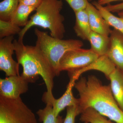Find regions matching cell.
Returning <instances> with one entry per match:
<instances>
[{
  "label": "cell",
  "instance_id": "obj_15",
  "mask_svg": "<svg viewBox=\"0 0 123 123\" xmlns=\"http://www.w3.org/2000/svg\"><path fill=\"white\" fill-rule=\"evenodd\" d=\"M88 41L90 43L91 49L99 56L107 55L110 45V36L92 31Z\"/></svg>",
  "mask_w": 123,
  "mask_h": 123
},
{
  "label": "cell",
  "instance_id": "obj_18",
  "mask_svg": "<svg viewBox=\"0 0 123 123\" xmlns=\"http://www.w3.org/2000/svg\"><path fill=\"white\" fill-rule=\"evenodd\" d=\"M80 120L89 123H116L99 114L92 108H86L81 112Z\"/></svg>",
  "mask_w": 123,
  "mask_h": 123
},
{
  "label": "cell",
  "instance_id": "obj_24",
  "mask_svg": "<svg viewBox=\"0 0 123 123\" xmlns=\"http://www.w3.org/2000/svg\"><path fill=\"white\" fill-rule=\"evenodd\" d=\"M104 7L107 10L111 12H117L118 13L119 12L123 11V2L115 5L109 4Z\"/></svg>",
  "mask_w": 123,
  "mask_h": 123
},
{
  "label": "cell",
  "instance_id": "obj_9",
  "mask_svg": "<svg viewBox=\"0 0 123 123\" xmlns=\"http://www.w3.org/2000/svg\"><path fill=\"white\" fill-rule=\"evenodd\" d=\"M76 81L70 79L66 90L61 97L56 99L54 96L48 98L43 95L42 100L46 104H51L53 113L56 117L59 115L60 113L65 108L69 106H78V98H75L72 91L73 88L75 86Z\"/></svg>",
  "mask_w": 123,
  "mask_h": 123
},
{
  "label": "cell",
  "instance_id": "obj_3",
  "mask_svg": "<svg viewBox=\"0 0 123 123\" xmlns=\"http://www.w3.org/2000/svg\"><path fill=\"white\" fill-rule=\"evenodd\" d=\"M63 7L62 0H41L35 13L31 17L26 25L18 35V39L23 40L26 32L35 26L48 29L51 36L63 39L65 33V18L61 13Z\"/></svg>",
  "mask_w": 123,
  "mask_h": 123
},
{
  "label": "cell",
  "instance_id": "obj_6",
  "mask_svg": "<svg viewBox=\"0 0 123 123\" xmlns=\"http://www.w3.org/2000/svg\"><path fill=\"white\" fill-rule=\"evenodd\" d=\"M99 57L91 49L80 48L68 51L60 61V71L69 72L79 70L89 65Z\"/></svg>",
  "mask_w": 123,
  "mask_h": 123
},
{
  "label": "cell",
  "instance_id": "obj_20",
  "mask_svg": "<svg viewBox=\"0 0 123 123\" xmlns=\"http://www.w3.org/2000/svg\"><path fill=\"white\" fill-rule=\"evenodd\" d=\"M46 104V107L39 110L36 113L39 121L43 123H63L64 119L60 115L56 117L54 115L51 104L49 103Z\"/></svg>",
  "mask_w": 123,
  "mask_h": 123
},
{
  "label": "cell",
  "instance_id": "obj_29",
  "mask_svg": "<svg viewBox=\"0 0 123 123\" xmlns=\"http://www.w3.org/2000/svg\"><path fill=\"white\" fill-rule=\"evenodd\" d=\"M86 123V122H84V123Z\"/></svg>",
  "mask_w": 123,
  "mask_h": 123
},
{
  "label": "cell",
  "instance_id": "obj_14",
  "mask_svg": "<svg viewBox=\"0 0 123 123\" xmlns=\"http://www.w3.org/2000/svg\"><path fill=\"white\" fill-rule=\"evenodd\" d=\"M75 23L74 29L77 36L84 40H88L92 31L89 18L86 9L74 12Z\"/></svg>",
  "mask_w": 123,
  "mask_h": 123
},
{
  "label": "cell",
  "instance_id": "obj_21",
  "mask_svg": "<svg viewBox=\"0 0 123 123\" xmlns=\"http://www.w3.org/2000/svg\"><path fill=\"white\" fill-rule=\"evenodd\" d=\"M22 29L14 25L10 21H7L0 20V39L19 34Z\"/></svg>",
  "mask_w": 123,
  "mask_h": 123
},
{
  "label": "cell",
  "instance_id": "obj_10",
  "mask_svg": "<svg viewBox=\"0 0 123 123\" xmlns=\"http://www.w3.org/2000/svg\"><path fill=\"white\" fill-rule=\"evenodd\" d=\"M116 67L107 55L99 56L95 61L88 66L73 72H68L69 78L76 81L84 73L89 70H95L103 73L108 79L110 75Z\"/></svg>",
  "mask_w": 123,
  "mask_h": 123
},
{
  "label": "cell",
  "instance_id": "obj_27",
  "mask_svg": "<svg viewBox=\"0 0 123 123\" xmlns=\"http://www.w3.org/2000/svg\"><path fill=\"white\" fill-rule=\"evenodd\" d=\"M118 14L119 17H123V11L119 12L118 13Z\"/></svg>",
  "mask_w": 123,
  "mask_h": 123
},
{
  "label": "cell",
  "instance_id": "obj_11",
  "mask_svg": "<svg viewBox=\"0 0 123 123\" xmlns=\"http://www.w3.org/2000/svg\"><path fill=\"white\" fill-rule=\"evenodd\" d=\"M110 37V45L107 55L117 68L123 70V34L114 29Z\"/></svg>",
  "mask_w": 123,
  "mask_h": 123
},
{
  "label": "cell",
  "instance_id": "obj_12",
  "mask_svg": "<svg viewBox=\"0 0 123 123\" xmlns=\"http://www.w3.org/2000/svg\"><path fill=\"white\" fill-rule=\"evenodd\" d=\"M86 10L91 30L103 35L110 36L112 30L99 10L90 2H88Z\"/></svg>",
  "mask_w": 123,
  "mask_h": 123
},
{
  "label": "cell",
  "instance_id": "obj_17",
  "mask_svg": "<svg viewBox=\"0 0 123 123\" xmlns=\"http://www.w3.org/2000/svg\"><path fill=\"white\" fill-rule=\"evenodd\" d=\"M36 9L35 7L19 4L10 21L19 27H24L29 22V15Z\"/></svg>",
  "mask_w": 123,
  "mask_h": 123
},
{
  "label": "cell",
  "instance_id": "obj_2",
  "mask_svg": "<svg viewBox=\"0 0 123 123\" xmlns=\"http://www.w3.org/2000/svg\"><path fill=\"white\" fill-rule=\"evenodd\" d=\"M13 44L17 62L23 69L21 76L29 83H34L40 76L47 89L43 95L53 97L54 78L56 75L47 57L36 46L25 45L23 40H14Z\"/></svg>",
  "mask_w": 123,
  "mask_h": 123
},
{
  "label": "cell",
  "instance_id": "obj_7",
  "mask_svg": "<svg viewBox=\"0 0 123 123\" xmlns=\"http://www.w3.org/2000/svg\"><path fill=\"white\" fill-rule=\"evenodd\" d=\"M13 36L0 40V69L5 73L6 76L20 75L19 64L14 60V51Z\"/></svg>",
  "mask_w": 123,
  "mask_h": 123
},
{
  "label": "cell",
  "instance_id": "obj_23",
  "mask_svg": "<svg viewBox=\"0 0 123 123\" xmlns=\"http://www.w3.org/2000/svg\"><path fill=\"white\" fill-rule=\"evenodd\" d=\"M74 12L86 9L89 1L88 0H65Z\"/></svg>",
  "mask_w": 123,
  "mask_h": 123
},
{
  "label": "cell",
  "instance_id": "obj_19",
  "mask_svg": "<svg viewBox=\"0 0 123 123\" xmlns=\"http://www.w3.org/2000/svg\"><path fill=\"white\" fill-rule=\"evenodd\" d=\"M19 4V0H3L0 2V20L10 21Z\"/></svg>",
  "mask_w": 123,
  "mask_h": 123
},
{
  "label": "cell",
  "instance_id": "obj_16",
  "mask_svg": "<svg viewBox=\"0 0 123 123\" xmlns=\"http://www.w3.org/2000/svg\"><path fill=\"white\" fill-rule=\"evenodd\" d=\"M92 4L99 10L110 26L112 27L123 34V17H117L107 10L104 6L99 4L97 1H93Z\"/></svg>",
  "mask_w": 123,
  "mask_h": 123
},
{
  "label": "cell",
  "instance_id": "obj_28",
  "mask_svg": "<svg viewBox=\"0 0 123 123\" xmlns=\"http://www.w3.org/2000/svg\"><path fill=\"white\" fill-rule=\"evenodd\" d=\"M88 0L89 2H90L91 1H92L93 0Z\"/></svg>",
  "mask_w": 123,
  "mask_h": 123
},
{
  "label": "cell",
  "instance_id": "obj_22",
  "mask_svg": "<svg viewBox=\"0 0 123 123\" xmlns=\"http://www.w3.org/2000/svg\"><path fill=\"white\" fill-rule=\"evenodd\" d=\"M66 108V116L63 123H75L76 117L80 114L78 106H69Z\"/></svg>",
  "mask_w": 123,
  "mask_h": 123
},
{
  "label": "cell",
  "instance_id": "obj_26",
  "mask_svg": "<svg viewBox=\"0 0 123 123\" xmlns=\"http://www.w3.org/2000/svg\"><path fill=\"white\" fill-rule=\"evenodd\" d=\"M118 1H121L123 2V0H98L97 2L99 4L104 6L105 5L109 4L111 2Z\"/></svg>",
  "mask_w": 123,
  "mask_h": 123
},
{
  "label": "cell",
  "instance_id": "obj_13",
  "mask_svg": "<svg viewBox=\"0 0 123 123\" xmlns=\"http://www.w3.org/2000/svg\"><path fill=\"white\" fill-rule=\"evenodd\" d=\"M108 80L112 94L119 106L123 111V70L116 68Z\"/></svg>",
  "mask_w": 123,
  "mask_h": 123
},
{
  "label": "cell",
  "instance_id": "obj_5",
  "mask_svg": "<svg viewBox=\"0 0 123 123\" xmlns=\"http://www.w3.org/2000/svg\"><path fill=\"white\" fill-rule=\"evenodd\" d=\"M0 123H37L35 115L21 97L11 99L0 96Z\"/></svg>",
  "mask_w": 123,
  "mask_h": 123
},
{
  "label": "cell",
  "instance_id": "obj_4",
  "mask_svg": "<svg viewBox=\"0 0 123 123\" xmlns=\"http://www.w3.org/2000/svg\"><path fill=\"white\" fill-rule=\"evenodd\" d=\"M34 34L37 38L35 46L47 57L54 68L56 76L61 72L60 61L68 51L81 48L84 43L79 40H64L54 37L46 32L36 28Z\"/></svg>",
  "mask_w": 123,
  "mask_h": 123
},
{
  "label": "cell",
  "instance_id": "obj_25",
  "mask_svg": "<svg viewBox=\"0 0 123 123\" xmlns=\"http://www.w3.org/2000/svg\"><path fill=\"white\" fill-rule=\"evenodd\" d=\"M41 0H19V4L37 8L39 5Z\"/></svg>",
  "mask_w": 123,
  "mask_h": 123
},
{
  "label": "cell",
  "instance_id": "obj_1",
  "mask_svg": "<svg viewBox=\"0 0 123 123\" xmlns=\"http://www.w3.org/2000/svg\"><path fill=\"white\" fill-rule=\"evenodd\" d=\"M74 87L79 95L78 107L81 113L92 108L116 123H123V111L112 94L110 85H104L94 75L82 77Z\"/></svg>",
  "mask_w": 123,
  "mask_h": 123
},
{
  "label": "cell",
  "instance_id": "obj_8",
  "mask_svg": "<svg viewBox=\"0 0 123 123\" xmlns=\"http://www.w3.org/2000/svg\"><path fill=\"white\" fill-rule=\"evenodd\" d=\"M29 82L21 75L7 77L0 79V96L17 99L28 90Z\"/></svg>",
  "mask_w": 123,
  "mask_h": 123
}]
</instances>
